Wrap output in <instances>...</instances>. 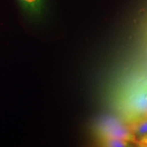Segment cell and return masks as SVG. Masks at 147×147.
I'll return each instance as SVG.
<instances>
[{"label":"cell","mask_w":147,"mask_h":147,"mask_svg":"<svg viewBox=\"0 0 147 147\" xmlns=\"http://www.w3.org/2000/svg\"><path fill=\"white\" fill-rule=\"evenodd\" d=\"M123 107L127 117L134 121L147 117V80L141 81L126 93Z\"/></svg>","instance_id":"1"},{"label":"cell","mask_w":147,"mask_h":147,"mask_svg":"<svg viewBox=\"0 0 147 147\" xmlns=\"http://www.w3.org/2000/svg\"><path fill=\"white\" fill-rule=\"evenodd\" d=\"M104 138H118L136 144V138L129 127H127L122 123L115 119H106L100 128Z\"/></svg>","instance_id":"2"},{"label":"cell","mask_w":147,"mask_h":147,"mask_svg":"<svg viewBox=\"0 0 147 147\" xmlns=\"http://www.w3.org/2000/svg\"><path fill=\"white\" fill-rule=\"evenodd\" d=\"M25 12L34 17L40 16L45 8V0H17Z\"/></svg>","instance_id":"3"},{"label":"cell","mask_w":147,"mask_h":147,"mask_svg":"<svg viewBox=\"0 0 147 147\" xmlns=\"http://www.w3.org/2000/svg\"><path fill=\"white\" fill-rule=\"evenodd\" d=\"M130 129L136 138L143 136L147 134V117H144L132 122L131 126L129 127Z\"/></svg>","instance_id":"4"},{"label":"cell","mask_w":147,"mask_h":147,"mask_svg":"<svg viewBox=\"0 0 147 147\" xmlns=\"http://www.w3.org/2000/svg\"><path fill=\"white\" fill-rule=\"evenodd\" d=\"M104 144L106 146L124 147L129 146L130 142L122 139L104 138Z\"/></svg>","instance_id":"5"}]
</instances>
